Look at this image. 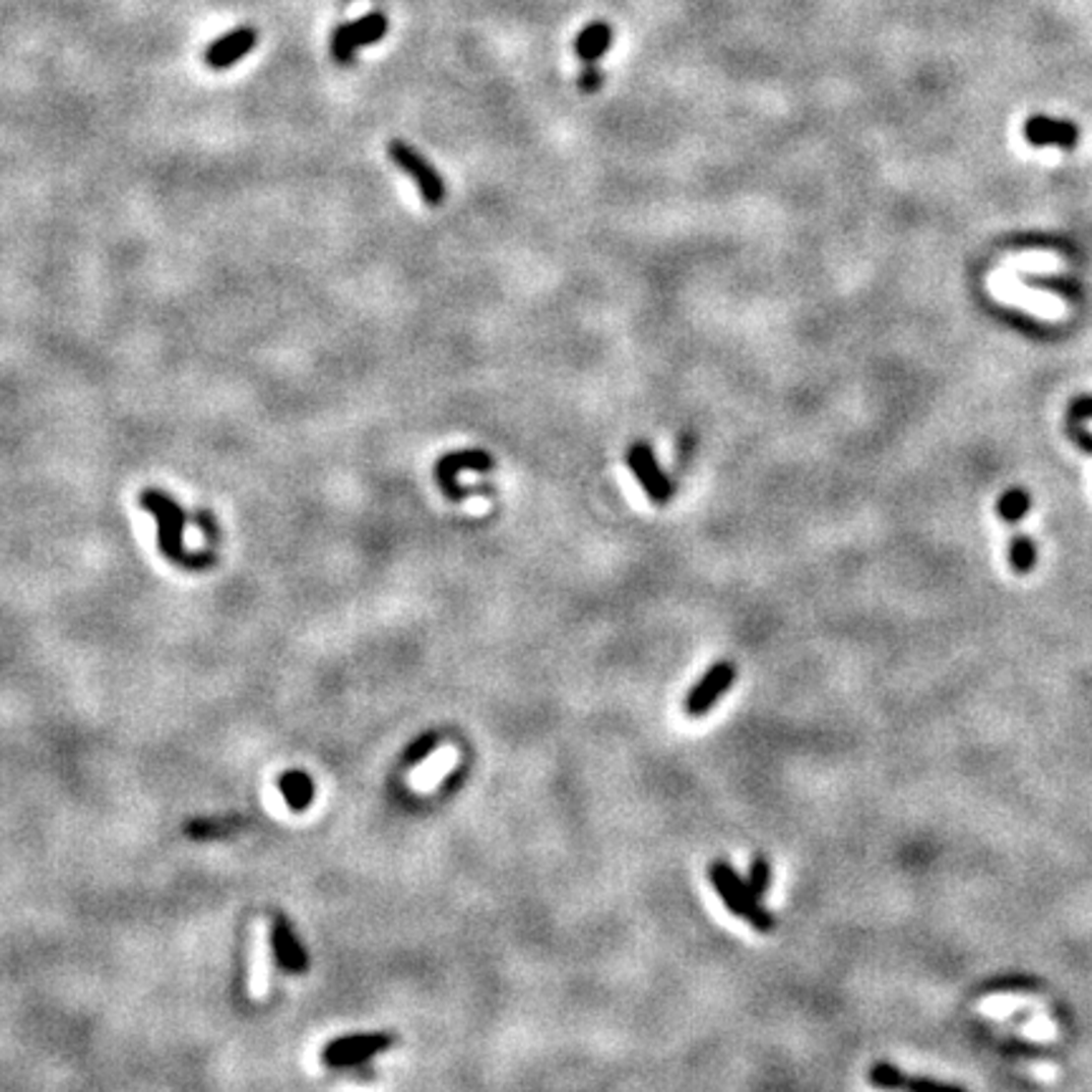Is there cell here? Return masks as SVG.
Segmentation results:
<instances>
[{"label":"cell","mask_w":1092,"mask_h":1092,"mask_svg":"<svg viewBox=\"0 0 1092 1092\" xmlns=\"http://www.w3.org/2000/svg\"><path fill=\"white\" fill-rule=\"evenodd\" d=\"M139 506L157 521V547L173 564H180L185 569H208L215 562L210 552L190 554L185 552V516L183 506L170 494L159 489H144L139 494Z\"/></svg>","instance_id":"cell-1"},{"label":"cell","mask_w":1092,"mask_h":1092,"mask_svg":"<svg viewBox=\"0 0 1092 1092\" xmlns=\"http://www.w3.org/2000/svg\"><path fill=\"white\" fill-rule=\"evenodd\" d=\"M708 878H711L713 890L721 898V903L726 905L728 913H733L736 918L752 923L759 934H771L776 928V920L769 910L764 908L762 900L754 895V890L749 888L747 880L738 878V873L733 871L731 862L716 860L708 868Z\"/></svg>","instance_id":"cell-2"},{"label":"cell","mask_w":1092,"mask_h":1092,"mask_svg":"<svg viewBox=\"0 0 1092 1092\" xmlns=\"http://www.w3.org/2000/svg\"><path fill=\"white\" fill-rule=\"evenodd\" d=\"M387 154H390V159L402 170V173L410 175V180L415 183L421 198L426 200L431 208L443 205L445 195H448L445 180L440 178L438 170L433 168V165L428 163V159L423 157L415 147H412V144H407L405 139H392V142L387 144Z\"/></svg>","instance_id":"cell-3"},{"label":"cell","mask_w":1092,"mask_h":1092,"mask_svg":"<svg viewBox=\"0 0 1092 1092\" xmlns=\"http://www.w3.org/2000/svg\"><path fill=\"white\" fill-rule=\"evenodd\" d=\"M496 465L494 455L489 450L480 448H468V450H455V453H445L443 458H438L436 463V480L440 491L445 494V499L450 501H465L470 496V491H465L458 484V473L463 470H475V473H486Z\"/></svg>","instance_id":"cell-4"},{"label":"cell","mask_w":1092,"mask_h":1092,"mask_svg":"<svg viewBox=\"0 0 1092 1092\" xmlns=\"http://www.w3.org/2000/svg\"><path fill=\"white\" fill-rule=\"evenodd\" d=\"M397 1042V1037L392 1032H372V1034H351V1037H339L334 1042H329L324 1047L322 1059L327 1068H357V1065L367 1063L375 1054L385 1052L392 1044Z\"/></svg>","instance_id":"cell-5"},{"label":"cell","mask_w":1092,"mask_h":1092,"mask_svg":"<svg viewBox=\"0 0 1092 1092\" xmlns=\"http://www.w3.org/2000/svg\"><path fill=\"white\" fill-rule=\"evenodd\" d=\"M625 460H628V468L633 470V475L638 478L640 489L645 491V496H648L653 504L662 506L676 496V486H672L670 475L660 468L653 448H650L645 440H638V443L630 445Z\"/></svg>","instance_id":"cell-6"},{"label":"cell","mask_w":1092,"mask_h":1092,"mask_svg":"<svg viewBox=\"0 0 1092 1092\" xmlns=\"http://www.w3.org/2000/svg\"><path fill=\"white\" fill-rule=\"evenodd\" d=\"M736 681V662L718 660L701 676V681L688 691L683 701V711L691 718H701L718 703V698L728 691Z\"/></svg>","instance_id":"cell-7"},{"label":"cell","mask_w":1092,"mask_h":1092,"mask_svg":"<svg viewBox=\"0 0 1092 1092\" xmlns=\"http://www.w3.org/2000/svg\"><path fill=\"white\" fill-rule=\"evenodd\" d=\"M387 28H390V23L382 13H367L362 18L351 20V23L339 25L331 36V56L339 64H351L357 49L377 44L387 34Z\"/></svg>","instance_id":"cell-8"},{"label":"cell","mask_w":1092,"mask_h":1092,"mask_svg":"<svg viewBox=\"0 0 1092 1092\" xmlns=\"http://www.w3.org/2000/svg\"><path fill=\"white\" fill-rule=\"evenodd\" d=\"M256 39L258 36L253 28L231 30V34L220 36V39H215L213 44L205 49V64L215 71L231 69L236 61H241L243 56L251 54L253 46H256Z\"/></svg>","instance_id":"cell-9"},{"label":"cell","mask_w":1092,"mask_h":1092,"mask_svg":"<svg viewBox=\"0 0 1092 1092\" xmlns=\"http://www.w3.org/2000/svg\"><path fill=\"white\" fill-rule=\"evenodd\" d=\"M271 949L273 956H276V964L281 966V969H286L288 974H304V971H307V954H304L302 944H299L297 936H294L292 923H288L283 915L273 918Z\"/></svg>","instance_id":"cell-10"},{"label":"cell","mask_w":1092,"mask_h":1092,"mask_svg":"<svg viewBox=\"0 0 1092 1092\" xmlns=\"http://www.w3.org/2000/svg\"><path fill=\"white\" fill-rule=\"evenodd\" d=\"M1024 134L1032 144H1057V147H1075L1078 144V127L1073 122H1057L1047 117H1032L1024 124Z\"/></svg>","instance_id":"cell-11"},{"label":"cell","mask_w":1092,"mask_h":1092,"mask_svg":"<svg viewBox=\"0 0 1092 1092\" xmlns=\"http://www.w3.org/2000/svg\"><path fill=\"white\" fill-rule=\"evenodd\" d=\"M609 49H613V28L602 20L579 30L577 41H574V54L579 56L582 64H597Z\"/></svg>","instance_id":"cell-12"},{"label":"cell","mask_w":1092,"mask_h":1092,"mask_svg":"<svg viewBox=\"0 0 1092 1092\" xmlns=\"http://www.w3.org/2000/svg\"><path fill=\"white\" fill-rule=\"evenodd\" d=\"M278 789H281L283 799H286V805L292 807L294 812L309 810V805H312V799H314L312 776L304 774V771H299V769L281 774V779H278Z\"/></svg>","instance_id":"cell-13"},{"label":"cell","mask_w":1092,"mask_h":1092,"mask_svg":"<svg viewBox=\"0 0 1092 1092\" xmlns=\"http://www.w3.org/2000/svg\"><path fill=\"white\" fill-rule=\"evenodd\" d=\"M438 747H440V733L438 731L421 733V736H417L415 742H412L410 747L405 749V754H402V764H407V766L423 764L426 759H431L433 754L438 752Z\"/></svg>","instance_id":"cell-14"},{"label":"cell","mask_w":1092,"mask_h":1092,"mask_svg":"<svg viewBox=\"0 0 1092 1092\" xmlns=\"http://www.w3.org/2000/svg\"><path fill=\"white\" fill-rule=\"evenodd\" d=\"M868 1080H871V1085H875V1088H883V1090H898V1088L905 1090V1083H908L903 1070L895 1068V1065H890V1063H875L871 1068V1073H868Z\"/></svg>","instance_id":"cell-15"},{"label":"cell","mask_w":1092,"mask_h":1092,"mask_svg":"<svg viewBox=\"0 0 1092 1092\" xmlns=\"http://www.w3.org/2000/svg\"><path fill=\"white\" fill-rule=\"evenodd\" d=\"M1009 562H1012L1014 572H1019V574L1032 572L1034 562H1037V549H1034V541L1027 539V536H1017V539L1012 541V549H1009Z\"/></svg>","instance_id":"cell-16"},{"label":"cell","mask_w":1092,"mask_h":1092,"mask_svg":"<svg viewBox=\"0 0 1092 1092\" xmlns=\"http://www.w3.org/2000/svg\"><path fill=\"white\" fill-rule=\"evenodd\" d=\"M747 883H749V888L754 890V895H757L759 900H762L764 895L769 893V888H771V862H769V857H764V855H754L752 857V862H749Z\"/></svg>","instance_id":"cell-17"},{"label":"cell","mask_w":1092,"mask_h":1092,"mask_svg":"<svg viewBox=\"0 0 1092 1092\" xmlns=\"http://www.w3.org/2000/svg\"><path fill=\"white\" fill-rule=\"evenodd\" d=\"M1027 511H1029V496L1019 489L1007 491V494L1002 496V501H999V516H1002L1004 521H1019L1024 514H1027Z\"/></svg>","instance_id":"cell-18"},{"label":"cell","mask_w":1092,"mask_h":1092,"mask_svg":"<svg viewBox=\"0 0 1092 1092\" xmlns=\"http://www.w3.org/2000/svg\"><path fill=\"white\" fill-rule=\"evenodd\" d=\"M905 1090H910V1092H959L961 1088H959V1085L936 1083V1080H925V1078H908V1083H905Z\"/></svg>","instance_id":"cell-19"},{"label":"cell","mask_w":1092,"mask_h":1092,"mask_svg":"<svg viewBox=\"0 0 1092 1092\" xmlns=\"http://www.w3.org/2000/svg\"><path fill=\"white\" fill-rule=\"evenodd\" d=\"M599 86H602V71H599L594 64H584V71L579 74V89L592 94V91H597Z\"/></svg>","instance_id":"cell-20"},{"label":"cell","mask_w":1092,"mask_h":1092,"mask_svg":"<svg viewBox=\"0 0 1092 1092\" xmlns=\"http://www.w3.org/2000/svg\"><path fill=\"white\" fill-rule=\"evenodd\" d=\"M1070 436L1080 443V448L1092 453V433L1088 428H1083V421H1070Z\"/></svg>","instance_id":"cell-21"},{"label":"cell","mask_w":1092,"mask_h":1092,"mask_svg":"<svg viewBox=\"0 0 1092 1092\" xmlns=\"http://www.w3.org/2000/svg\"><path fill=\"white\" fill-rule=\"evenodd\" d=\"M1092 417V397H1080L1070 405V421H1085Z\"/></svg>","instance_id":"cell-22"},{"label":"cell","mask_w":1092,"mask_h":1092,"mask_svg":"<svg viewBox=\"0 0 1092 1092\" xmlns=\"http://www.w3.org/2000/svg\"><path fill=\"white\" fill-rule=\"evenodd\" d=\"M195 519H198L200 531H203V534L208 536L210 544H215V539H218V531H215V521H213V516H210L208 511H200V514L195 516Z\"/></svg>","instance_id":"cell-23"}]
</instances>
